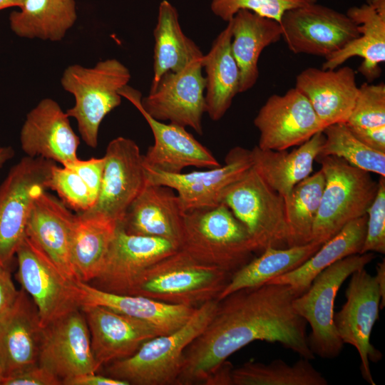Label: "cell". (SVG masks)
Returning a JSON list of instances; mask_svg holds the SVG:
<instances>
[{
    "mask_svg": "<svg viewBox=\"0 0 385 385\" xmlns=\"http://www.w3.org/2000/svg\"><path fill=\"white\" fill-rule=\"evenodd\" d=\"M299 295L289 285L265 283L218 300L207 327L184 351L176 385H205L230 356L257 340L280 343L302 358L314 359L307 322L293 307Z\"/></svg>",
    "mask_w": 385,
    "mask_h": 385,
    "instance_id": "6da1fadb",
    "label": "cell"
},
{
    "mask_svg": "<svg viewBox=\"0 0 385 385\" xmlns=\"http://www.w3.org/2000/svg\"><path fill=\"white\" fill-rule=\"evenodd\" d=\"M231 275L178 249L148 267L128 294L197 308L217 299Z\"/></svg>",
    "mask_w": 385,
    "mask_h": 385,
    "instance_id": "7a4b0ae2",
    "label": "cell"
},
{
    "mask_svg": "<svg viewBox=\"0 0 385 385\" xmlns=\"http://www.w3.org/2000/svg\"><path fill=\"white\" fill-rule=\"evenodd\" d=\"M179 249L231 274L257 252L245 226L224 203L184 212Z\"/></svg>",
    "mask_w": 385,
    "mask_h": 385,
    "instance_id": "3957f363",
    "label": "cell"
},
{
    "mask_svg": "<svg viewBox=\"0 0 385 385\" xmlns=\"http://www.w3.org/2000/svg\"><path fill=\"white\" fill-rule=\"evenodd\" d=\"M217 304V299L204 303L178 330L150 339L132 356L110 363L107 376L129 385H176L185 349L207 327Z\"/></svg>",
    "mask_w": 385,
    "mask_h": 385,
    "instance_id": "277c9868",
    "label": "cell"
},
{
    "mask_svg": "<svg viewBox=\"0 0 385 385\" xmlns=\"http://www.w3.org/2000/svg\"><path fill=\"white\" fill-rule=\"evenodd\" d=\"M324 186L312 242L323 245L349 222L366 215L378 190L370 173L334 156H318Z\"/></svg>",
    "mask_w": 385,
    "mask_h": 385,
    "instance_id": "5b68a950",
    "label": "cell"
},
{
    "mask_svg": "<svg viewBox=\"0 0 385 385\" xmlns=\"http://www.w3.org/2000/svg\"><path fill=\"white\" fill-rule=\"evenodd\" d=\"M130 77L128 68L115 58L100 61L92 68L71 65L64 71L61 83L75 98L73 107L66 113L76 119L81 138L89 147H97L101 123L120 106L119 91Z\"/></svg>",
    "mask_w": 385,
    "mask_h": 385,
    "instance_id": "8992f818",
    "label": "cell"
},
{
    "mask_svg": "<svg viewBox=\"0 0 385 385\" xmlns=\"http://www.w3.org/2000/svg\"><path fill=\"white\" fill-rule=\"evenodd\" d=\"M374 258V252H369L337 261L321 272L309 288L294 299L295 311L310 325L307 342L314 355L334 359L342 351L344 343L334 323L337 292L348 277L366 267Z\"/></svg>",
    "mask_w": 385,
    "mask_h": 385,
    "instance_id": "52a82bcc",
    "label": "cell"
},
{
    "mask_svg": "<svg viewBox=\"0 0 385 385\" xmlns=\"http://www.w3.org/2000/svg\"><path fill=\"white\" fill-rule=\"evenodd\" d=\"M221 202L245 226L257 252L289 247L284 197L252 166L225 190Z\"/></svg>",
    "mask_w": 385,
    "mask_h": 385,
    "instance_id": "ba28073f",
    "label": "cell"
},
{
    "mask_svg": "<svg viewBox=\"0 0 385 385\" xmlns=\"http://www.w3.org/2000/svg\"><path fill=\"white\" fill-rule=\"evenodd\" d=\"M201 61H195L179 71L165 73L145 97L141 98L139 91L128 85L119 93L152 118L191 128L202 135L206 103Z\"/></svg>",
    "mask_w": 385,
    "mask_h": 385,
    "instance_id": "9c48e42d",
    "label": "cell"
},
{
    "mask_svg": "<svg viewBox=\"0 0 385 385\" xmlns=\"http://www.w3.org/2000/svg\"><path fill=\"white\" fill-rule=\"evenodd\" d=\"M54 162L24 157L0 184V265L9 266L26 235L35 200L46 189Z\"/></svg>",
    "mask_w": 385,
    "mask_h": 385,
    "instance_id": "30bf717a",
    "label": "cell"
},
{
    "mask_svg": "<svg viewBox=\"0 0 385 385\" xmlns=\"http://www.w3.org/2000/svg\"><path fill=\"white\" fill-rule=\"evenodd\" d=\"M16 255V277L36 307L44 328L68 313L81 309L74 282L68 278L26 235Z\"/></svg>",
    "mask_w": 385,
    "mask_h": 385,
    "instance_id": "8fae6325",
    "label": "cell"
},
{
    "mask_svg": "<svg viewBox=\"0 0 385 385\" xmlns=\"http://www.w3.org/2000/svg\"><path fill=\"white\" fill-rule=\"evenodd\" d=\"M279 23L282 38L295 54L326 58L359 35L346 14L317 3L287 11Z\"/></svg>",
    "mask_w": 385,
    "mask_h": 385,
    "instance_id": "7c38bea8",
    "label": "cell"
},
{
    "mask_svg": "<svg viewBox=\"0 0 385 385\" xmlns=\"http://www.w3.org/2000/svg\"><path fill=\"white\" fill-rule=\"evenodd\" d=\"M345 296V303L334 314L337 334L344 344L356 348L361 360L362 377L369 384L376 385L370 361L378 362L382 354L370 341L373 327L379 319L381 303V294L374 276L365 267L353 272Z\"/></svg>",
    "mask_w": 385,
    "mask_h": 385,
    "instance_id": "4fadbf2b",
    "label": "cell"
},
{
    "mask_svg": "<svg viewBox=\"0 0 385 385\" xmlns=\"http://www.w3.org/2000/svg\"><path fill=\"white\" fill-rule=\"evenodd\" d=\"M104 157L96 202L91 209L78 215L102 216L119 223L147 185L143 155L134 140L120 136L110 141Z\"/></svg>",
    "mask_w": 385,
    "mask_h": 385,
    "instance_id": "5bb4252c",
    "label": "cell"
},
{
    "mask_svg": "<svg viewBox=\"0 0 385 385\" xmlns=\"http://www.w3.org/2000/svg\"><path fill=\"white\" fill-rule=\"evenodd\" d=\"M250 150L232 148L225 164L187 173L163 172L145 166L147 184L170 187L177 192L183 211L212 207L220 205L225 190L251 167Z\"/></svg>",
    "mask_w": 385,
    "mask_h": 385,
    "instance_id": "9a60e30c",
    "label": "cell"
},
{
    "mask_svg": "<svg viewBox=\"0 0 385 385\" xmlns=\"http://www.w3.org/2000/svg\"><path fill=\"white\" fill-rule=\"evenodd\" d=\"M254 125L260 132L257 146L274 150L299 146L324 129L308 99L295 87L269 97Z\"/></svg>",
    "mask_w": 385,
    "mask_h": 385,
    "instance_id": "2e32d148",
    "label": "cell"
},
{
    "mask_svg": "<svg viewBox=\"0 0 385 385\" xmlns=\"http://www.w3.org/2000/svg\"><path fill=\"white\" fill-rule=\"evenodd\" d=\"M178 249L177 245L163 238L127 233L118 224L93 286L103 291L128 294L148 267Z\"/></svg>",
    "mask_w": 385,
    "mask_h": 385,
    "instance_id": "e0dca14e",
    "label": "cell"
},
{
    "mask_svg": "<svg viewBox=\"0 0 385 385\" xmlns=\"http://www.w3.org/2000/svg\"><path fill=\"white\" fill-rule=\"evenodd\" d=\"M38 364L61 382L81 374L97 372L88 327L81 309L43 328Z\"/></svg>",
    "mask_w": 385,
    "mask_h": 385,
    "instance_id": "ac0fdd59",
    "label": "cell"
},
{
    "mask_svg": "<svg viewBox=\"0 0 385 385\" xmlns=\"http://www.w3.org/2000/svg\"><path fill=\"white\" fill-rule=\"evenodd\" d=\"M81 309L87 322L98 369L132 356L143 343L160 335L150 323L103 307L84 306Z\"/></svg>",
    "mask_w": 385,
    "mask_h": 385,
    "instance_id": "d6986e66",
    "label": "cell"
},
{
    "mask_svg": "<svg viewBox=\"0 0 385 385\" xmlns=\"http://www.w3.org/2000/svg\"><path fill=\"white\" fill-rule=\"evenodd\" d=\"M58 103L42 99L26 115L20 132V143L26 156L41 157L63 166L78 159L79 138Z\"/></svg>",
    "mask_w": 385,
    "mask_h": 385,
    "instance_id": "ffe728a7",
    "label": "cell"
},
{
    "mask_svg": "<svg viewBox=\"0 0 385 385\" xmlns=\"http://www.w3.org/2000/svg\"><path fill=\"white\" fill-rule=\"evenodd\" d=\"M77 215L45 190L34 201L26 235L71 280H79L72 262V242Z\"/></svg>",
    "mask_w": 385,
    "mask_h": 385,
    "instance_id": "44dd1931",
    "label": "cell"
},
{
    "mask_svg": "<svg viewBox=\"0 0 385 385\" xmlns=\"http://www.w3.org/2000/svg\"><path fill=\"white\" fill-rule=\"evenodd\" d=\"M43 337L36 307L21 288L13 307L0 317V371L3 378L38 364Z\"/></svg>",
    "mask_w": 385,
    "mask_h": 385,
    "instance_id": "7402d4cb",
    "label": "cell"
},
{
    "mask_svg": "<svg viewBox=\"0 0 385 385\" xmlns=\"http://www.w3.org/2000/svg\"><path fill=\"white\" fill-rule=\"evenodd\" d=\"M295 88L308 99L324 128L347 122L359 93L356 72L349 66L307 68L297 76Z\"/></svg>",
    "mask_w": 385,
    "mask_h": 385,
    "instance_id": "603a6c76",
    "label": "cell"
},
{
    "mask_svg": "<svg viewBox=\"0 0 385 385\" xmlns=\"http://www.w3.org/2000/svg\"><path fill=\"white\" fill-rule=\"evenodd\" d=\"M183 215L173 188L147 184L118 224L127 233L163 238L179 247Z\"/></svg>",
    "mask_w": 385,
    "mask_h": 385,
    "instance_id": "cb8c5ba5",
    "label": "cell"
},
{
    "mask_svg": "<svg viewBox=\"0 0 385 385\" xmlns=\"http://www.w3.org/2000/svg\"><path fill=\"white\" fill-rule=\"evenodd\" d=\"M143 115L154 137V143L143 155L145 166L165 173H179L187 167L212 168L220 165L211 151L187 131L186 128L165 123L135 106Z\"/></svg>",
    "mask_w": 385,
    "mask_h": 385,
    "instance_id": "d4e9b609",
    "label": "cell"
},
{
    "mask_svg": "<svg viewBox=\"0 0 385 385\" xmlns=\"http://www.w3.org/2000/svg\"><path fill=\"white\" fill-rule=\"evenodd\" d=\"M74 285L80 307L101 306L144 320L155 327L160 335L168 334L180 329L190 319L196 309L139 295L109 292L80 280L75 281Z\"/></svg>",
    "mask_w": 385,
    "mask_h": 385,
    "instance_id": "484cf974",
    "label": "cell"
},
{
    "mask_svg": "<svg viewBox=\"0 0 385 385\" xmlns=\"http://www.w3.org/2000/svg\"><path fill=\"white\" fill-rule=\"evenodd\" d=\"M346 14L357 25L359 35L326 57L322 68L335 69L351 57L359 56L363 59L359 72L373 81L381 74L379 66L385 61V11L367 1L349 8Z\"/></svg>",
    "mask_w": 385,
    "mask_h": 385,
    "instance_id": "4316f807",
    "label": "cell"
},
{
    "mask_svg": "<svg viewBox=\"0 0 385 385\" xmlns=\"http://www.w3.org/2000/svg\"><path fill=\"white\" fill-rule=\"evenodd\" d=\"M229 21L231 51L240 70L241 93L257 83L260 56L267 46L282 38V30L279 22L248 10L238 11Z\"/></svg>",
    "mask_w": 385,
    "mask_h": 385,
    "instance_id": "83f0119b",
    "label": "cell"
},
{
    "mask_svg": "<svg viewBox=\"0 0 385 385\" xmlns=\"http://www.w3.org/2000/svg\"><path fill=\"white\" fill-rule=\"evenodd\" d=\"M324 135L320 131L291 152L264 150L255 146L250 150L252 166L263 180L283 197L312 172Z\"/></svg>",
    "mask_w": 385,
    "mask_h": 385,
    "instance_id": "f1b7e54d",
    "label": "cell"
},
{
    "mask_svg": "<svg viewBox=\"0 0 385 385\" xmlns=\"http://www.w3.org/2000/svg\"><path fill=\"white\" fill-rule=\"evenodd\" d=\"M227 23L201 61L205 72L206 113L212 120L221 119L240 93V73L231 51V24Z\"/></svg>",
    "mask_w": 385,
    "mask_h": 385,
    "instance_id": "f546056e",
    "label": "cell"
},
{
    "mask_svg": "<svg viewBox=\"0 0 385 385\" xmlns=\"http://www.w3.org/2000/svg\"><path fill=\"white\" fill-rule=\"evenodd\" d=\"M153 36V76L150 88L165 73L179 71L203 57L198 46L183 33L178 11L167 0L162 1L159 5Z\"/></svg>",
    "mask_w": 385,
    "mask_h": 385,
    "instance_id": "4dcf8cb0",
    "label": "cell"
},
{
    "mask_svg": "<svg viewBox=\"0 0 385 385\" xmlns=\"http://www.w3.org/2000/svg\"><path fill=\"white\" fill-rule=\"evenodd\" d=\"M366 215L351 221L299 267L266 283L289 285L300 295L327 267L347 256L361 254L366 236Z\"/></svg>",
    "mask_w": 385,
    "mask_h": 385,
    "instance_id": "1f68e13d",
    "label": "cell"
},
{
    "mask_svg": "<svg viewBox=\"0 0 385 385\" xmlns=\"http://www.w3.org/2000/svg\"><path fill=\"white\" fill-rule=\"evenodd\" d=\"M77 19L74 0H25L9 24L19 37L59 41Z\"/></svg>",
    "mask_w": 385,
    "mask_h": 385,
    "instance_id": "d6a6232c",
    "label": "cell"
},
{
    "mask_svg": "<svg viewBox=\"0 0 385 385\" xmlns=\"http://www.w3.org/2000/svg\"><path fill=\"white\" fill-rule=\"evenodd\" d=\"M315 242L286 248L268 247L233 272L217 300L244 288L259 286L291 272L306 262L322 246Z\"/></svg>",
    "mask_w": 385,
    "mask_h": 385,
    "instance_id": "836d02e7",
    "label": "cell"
},
{
    "mask_svg": "<svg viewBox=\"0 0 385 385\" xmlns=\"http://www.w3.org/2000/svg\"><path fill=\"white\" fill-rule=\"evenodd\" d=\"M118 222L97 215L77 214L72 242V262L80 281H93L103 265Z\"/></svg>",
    "mask_w": 385,
    "mask_h": 385,
    "instance_id": "e575fe53",
    "label": "cell"
},
{
    "mask_svg": "<svg viewBox=\"0 0 385 385\" xmlns=\"http://www.w3.org/2000/svg\"><path fill=\"white\" fill-rule=\"evenodd\" d=\"M324 186V176L320 169L297 183L284 197L289 247L312 242Z\"/></svg>",
    "mask_w": 385,
    "mask_h": 385,
    "instance_id": "d590c367",
    "label": "cell"
},
{
    "mask_svg": "<svg viewBox=\"0 0 385 385\" xmlns=\"http://www.w3.org/2000/svg\"><path fill=\"white\" fill-rule=\"evenodd\" d=\"M326 378L309 360L290 365L282 359L269 364L248 361L232 371V385H327Z\"/></svg>",
    "mask_w": 385,
    "mask_h": 385,
    "instance_id": "8d00e7d4",
    "label": "cell"
},
{
    "mask_svg": "<svg viewBox=\"0 0 385 385\" xmlns=\"http://www.w3.org/2000/svg\"><path fill=\"white\" fill-rule=\"evenodd\" d=\"M324 140L318 156H334L349 165L385 177V153L366 146L346 123H335L323 130Z\"/></svg>",
    "mask_w": 385,
    "mask_h": 385,
    "instance_id": "74e56055",
    "label": "cell"
},
{
    "mask_svg": "<svg viewBox=\"0 0 385 385\" xmlns=\"http://www.w3.org/2000/svg\"><path fill=\"white\" fill-rule=\"evenodd\" d=\"M317 0H212V12L224 21L228 22L240 10H248L259 16L280 22L287 11Z\"/></svg>",
    "mask_w": 385,
    "mask_h": 385,
    "instance_id": "f35d334b",
    "label": "cell"
},
{
    "mask_svg": "<svg viewBox=\"0 0 385 385\" xmlns=\"http://www.w3.org/2000/svg\"><path fill=\"white\" fill-rule=\"evenodd\" d=\"M48 189L56 191L62 202L77 211V214L88 210L96 201L81 178L72 169L63 165H53Z\"/></svg>",
    "mask_w": 385,
    "mask_h": 385,
    "instance_id": "ab89813d",
    "label": "cell"
},
{
    "mask_svg": "<svg viewBox=\"0 0 385 385\" xmlns=\"http://www.w3.org/2000/svg\"><path fill=\"white\" fill-rule=\"evenodd\" d=\"M348 126L373 128L385 125V84L364 83L346 123Z\"/></svg>",
    "mask_w": 385,
    "mask_h": 385,
    "instance_id": "60d3db41",
    "label": "cell"
},
{
    "mask_svg": "<svg viewBox=\"0 0 385 385\" xmlns=\"http://www.w3.org/2000/svg\"><path fill=\"white\" fill-rule=\"evenodd\" d=\"M366 230L361 254L385 253V177L378 181L376 196L367 212Z\"/></svg>",
    "mask_w": 385,
    "mask_h": 385,
    "instance_id": "b9f144b4",
    "label": "cell"
},
{
    "mask_svg": "<svg viewBox=\"0 0 385 385\" xmlns=\"http://www.w3.org/2000/svg\"><path fill=\"white\" fill-rule=\"evenodd\" d=\"M105 162L104 156L98 158H91L85 160L78 158L65 167L72 169L81 178L97 200L101 189Z\"/></svg>",
    "mask_w": 385,
    "mask_h": 385,
    "instance_id": "7bdbcfd3",
    "label": "cell"
},
{
    "mask_svg": "<svg viewBox=\"0 0 385 385\" xmlns=\"http://www.w3.org/2000/svg\"><path fill=\"white\" fill-rule=\"evenodd\" d=\"M61 380L47 369L36 364L20 372L4 377L1 385H59Z\"/></svg>",
    "mask_w": 385,
    "mask_h": 385,
    "instance_id": "ee69618b",
    "label": "cell"
},
{
    "mask_svg": "<svg viewBox=\"0 0 385 385\" xmlns=\"http://www.w3.org/2000/svg\"><path fill=\"white\" fill-rule=\"evenodd\" d=\"M11 275L9 266L0 265V317L13 307L19 297Z\"/></svg>",
    "mask_w": 385,
    "mask_h": 385,
    "instance_id": "f6af8a7d",
    "label": "cell"
},
{
    "mask_svg": "<svg viewBox=\"0 0 385 385\" xmlns=\"http://www.w3.org/2000/svg\"><path fill=\"white\" fill-rule=\"evenodd\" d=\"M346 126L362 143L371 149L385 153V125L373 128Z\"/></svg>",
    "mask_w": 385,
    "mask_h": 385,
    "instance_id": "bcb514c9",
    "label": "cell"
},
{
    "mask_svg": "<svg viewBox=\"0 0 385 385\" xmlns=\"http://www.w3.org/2000/svg\"><path fill=\"white\" fill-rule=\"evenodd\" d=\"M65 385H129L128 382L108 376L87 373L64 379Z\"/></svg>",
    "mask_w": 385,
    "mask_h": 385,
    "instance_id": "7dc6e473",
    "label": "cell"
},
{
    "mask_svg": "<svg viewBox=\"0 0 385 385\" xmlns=\"http://www.w3.org/2000/svg\"><path fill=\"white\" fill-rule=\"evenodd\" d=\"M375 279L378 284L380 294L381 303L380 309H383L385 305V261L384 259L376 265Z\"/></svg>",
    "mask_w": 385,
    "mask_h": 385,
    "instance_id": "c3c4849f",
    "label": "cell"
},
{
    "mask_svg": "<svg viewBox=\"0 0 385 385\" xmlns=\"http://www.w3.org/2000/svg\"><path fill=\"white\" fill-rule=\"evenodd\" d=\"M15 155V151L11 146H2L0 145V168L11 160Z\"/></svg>",
    "mask_w": 385,
    "mask_h": 385,
    "instance_id": "681fc988",
    "label": "cell"
},
{
    "mask_svg": "<svg viewBox=\"0 0 385 385\" xmlns=\"http://www.w3.org/2000/svg\"><path fill=\"white\" fill-rule=\"evenodd\" d=\"M25 0H0V11L10 8V7H19L23 6Z\"/></svg>",
    "mask_w": 385,
    "mask_h": 385,
    "instance_id": "f907efd6",
    "label": "cell"
},
{
    "mask_svg": "<svg viewBox=\"0 0 385 385\" xmlns=\"http://www.w3.org/2000/svg\"><path fill=\"white\" fill-rule=\"evenodd\" d=\"M2 375H1V373L0 371V385H1V381H2Z\"/></svg>",
    "mask_w": 385,
    "mask_h": 385,
    "instance_id": "816d5d0a",
    "label": "cell"
}]
</instances>
